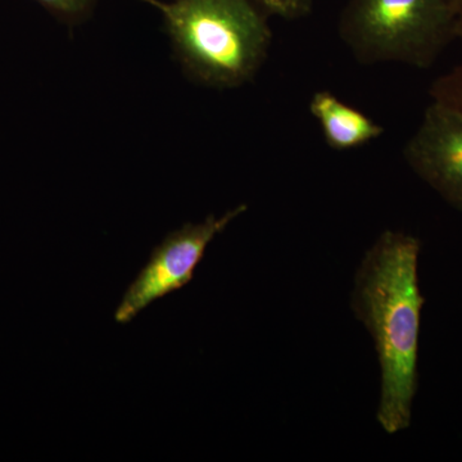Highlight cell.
<instances>
[{
    "instance_id": "cell-1",
    "label": "cell",
    "mask_w": 462,
    "mask_h": 462,
    "mask_svg": "<svg viewBox=\"0 0 462 462\" xmlns=\"http://www.w3.org/2000/svg\"><path fill=\"white\" fill-rule=\"evenodd\" d=\"M421 240L385 230L356 270L351 310L373 338L380 369L376 421L389 436L409 430L419 384L425 300L419 282Z\"/></svg>"
},
{
    "instance_id": "cell-2",
    "label": "cell",
    "mask_w": 462,
    "mask_h": 462,
    "mask_svg": "<svg viewBox=\"0 0 462 462\" xmlns=\"http://www.w3.org/2000/svg\"><path fill=\"white\" fill-rule=\"evenodd\" d=\"M160 9L188 74L199 83L230 89L260 71L273 32L254 0H147Z\"/></svg>"
},
{
    "instance_id": "cell-3",
    "label": "cell",
    "mask_w": 462,
    "mask_h": 462,
    "mask_svg": "<svg viewBox=\"0 0 462 462\" xmlns=\"http://www.w3.org/2000/svg\"><path fill=\"white\" fill-rule=\"evenodd\" d=\"M338 33L361 65L430 69L458 39L457 0H349Z\"/></svg>"
},
{
    "instance_id": "cell-4",
    "label": "cell",
    "mask_w": 462,
    "mask_h": 462,
    "mask_svg": "<svg viewBox=\"0 0 462 462\" xmlns=\"http://www.w3.org/2000/svg\"><path fill=\"white\" fill-rule=\"evenodd\" d=\"M247 208V205H240L220 217L209 215L202 223L185 224L170 233L127 288L116 310L115 320L127 324L160 298L189 284L209 243Z\"/></svg>"
},
{
    "instance_id": "cell-5",
    "label": "cell",
    "mask_w": 462,
    "mask_h": 462,
    "mask_svg": "<svg viewBox=\"0 0 462 462\" xmlns=\"http://www.w3.org/2000/svg\"><path fill=\"white\" fill-rule=\"evenodd\" d=\"M410 169L462 212V111L431 99L403 148Z\"/></svg>"
},
{
    "instance_id": "cell-6",
    "label": "cell",
    "mask_w": 462,
    "mask_h": 462,
    "mask_svg": "<svg viewBox=\"0 0 462 462\" xmlns=\"http://www.w3.org/2000/svg\"><path fill=\"white\" fill-rule=\"evenodd\" d=\"M310 114L320 125L328 147L334 151H351L382 138L384 127L360 109L343 102L329 90L312 94Z\"/></svg>"
},
{
    "instance_id": "cell-7",
    "label": "cell",
    "mask_w": 462,
    "mask_h": 462,
    "mask_svg": "<svg viewBox=\"0 0 462 462\" xmlns=\"http://www.w3.org/2000/svg\"><path fill=\"white\" fill-rule=\"evenodd\" d=\"M430 97L462 111V65L438 78L431 84Z\"/></svg>"
},
{
    "instance_id": "cell-8",
    "label": "cell",
    "mask_w": 462,
    "mask_h": 462,
    "mask_svg": "<svg viewBox=\"0 0 462 462\" xmlns=\"http://www.w3.org/2000/svg\"><path fill=\"white\" fill-rule=\"evenodd\" d=\"M267 16L296 21L309 16L314 8V0H254Z\"/></svg>"
},
{
    "instance_id": "cell-9",
    "label": "cell",
    "mask_w": 462,
    "mask_h": 462,
    "mask_svg": "<svg viewBox=\"0 0 462 462\" xmlns=\"http://www.w3.org/2000/svg\"><path fill=\"white\" fill-rule=\"evenodd\" d=\"M35 2L63 20L75 21L89 14L96 0H35Z\"/></svg>"
},
{
    "instance_id": "cell-10",
    "label": "cell",
    "mask_w": 462,
    "mask_h": 462,
    "mask_svg": "<svg viewBox=\"0 0 462 462\" xmlns=\"http://www.w3.org/2000/svg\"><path fill=\"white\" fill-rule=\"evenodd\" d=\"M458 5V39L462 41V0H457Z\"/></svg>"
}]
</instances>
